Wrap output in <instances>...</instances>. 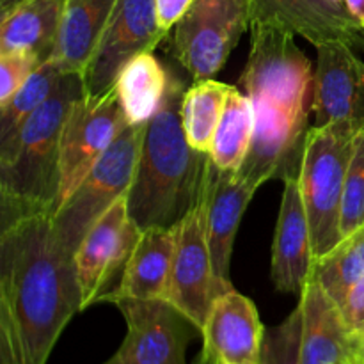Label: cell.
I'll return each instance as SVG.
<instances>
[{"label":"cell","mask_w":364,"mask_h":364,"mask_svg":"<svg viewBox=\"0 0 364 364\" xmlns=\"http://www.w3.org/2000/svg\"><path fill=\"white\" fill-rule=\"evenodd\" d=\"M302 309L297 308L265 333L259 364H302Z\"/></svg>","instance_id":"obj_26"},{"label":"cell","mask_w":364,"mask_h":364,"mask_svg":"<svg viewBox=\"0 0 364 364\" xmlns=\"http://www.w3.org/2000/svg\"><path fill=\"white\" fill-rule=\"evenodd\" d=\"M340 364H350V363H340Z\"/></svg>","instance_id":"obj_36"},{"label":"cell","mask_w":364,"mask_h":364,"mask_svg":"<svg viewBox=\"0 0 364 364\" xmlns=\"http://www.w3.org/2000/svg\"><path fill=\"white\" fill-rule=\"evenodd\" d=\"M20 2H23V0H0V13H6V11L13 9Z\"/></svg>","instance_id":"obj_34"},{"label":"cell","mask_w":364,"mask_h":364,"mask_svg":"<svg viewBox=\"0 0 364 364\" xmlns=\"http://www.w3.org/2000/svg\"><path fill=\"white\" fill-rule=\"evenodd\" d=\"M117 0H66L52 60L64 75H84Z\"/></svg>","instance_id":"obj_19"},{"label":"cell","mask_w":364,"mask_h":364,"mask_svg":"<svg viewBox=\"0 0 364 364\" xmlns=\"http://www.w3.org/2000/svg\"><path fill=\"white\" fill-rule=\"evenodd\" d=\"M252 23L281 25L315 46L333 41L354 45L361 28L338 0H252Z\"/></svg>","instance_id":"obj_16"},{"label":"cell","mask_w":364,"mask_h":364,"mask_svg":"<svg viewBox=\"0 0 364 364\" xmlns=\"http://www.w3.org/2000/svg\"><path fill=\"white\" fill-rule=\"evenodd\" d=\"M256 191L258 188L252 185L238 180L235 171L220 169L212 162V159L208 160L199 201L205 210L206 240H208L213 269L217 277L230 287H233L230 267L235 237Z\"/></svg>","instance_id":"obj_13"},{"label":"cell","mask_w":364,"mask_h":364,"mask_svg":"<svg viewBox=\"0 0 364 364\" xmlns=\"http://www.w3.org/2000/svg\"><path fill=\"white\" fill-rule=\"evenodd\" d=\"M127 124L116 85L100 96L84 92L75 100L63 128L60 191L55 210L73 194Z\"/></svg>","instance_id":"obj_8"},{"label":"cell","mask_w":364,"mask_h":364,"mask_svg":"<svg viewBox=\"0 0 364 364\" xmlns=\"http://www.w3.org/2000/svg\"><path fill=\"white\" fill-rule=\"evenodd\" d=\"M358 135L338 124L311 127L299 185L311 230L315 262L341 242L345 180Z\"/></svg>","instance_id":"obj_4"},{"label":"cell","mask_w":364,"mask_h":364,"mask_svg":"<svg viewBox=\"0 0 364 364\" xmlns=\"http://www.w3.org/2000/svg\"><path fill=\"white\" fill-rule=\"evenodd\" d=\"M345 6H347L352 18L358 21L359 27L364 31V0H345Z\"/></svg>","instance_id":"obj_32"},{"label":"cell","mask_w":364,"mask_h":364,"mask_svg":"<svg viewBox=\"0 0 364 364\" xmlns=\"http://www.w3.org/2000/svg\"><path fill=\"white\" fill-rule=\"evenodd\" d=\"M343 318L350 331H359L364 327V276L348 290L343 304L340 306Z\"/></svg>","instance_id":"obj_29"},{"label":"cell","mask_w":364,"mask_h":364,"mask_svg":"<svg viewBox=\"0 0 364 364\" xmlns=\"http://www.w3.org/2000/svg\"><path fill=\"white\" fill-rule=\"evenodd\" d=\"M361 228H364V132L354 141V151L345 180L341 237H348Z\"/></svg>","instance_id":"obj_27"},{"label":"cell","mask_w":364,"mask_h":364,"mask_svg":"<svg viewBox=\"0 0 364 364\" xmlns=\"http://www.w3.org/2000/svg\"><path fill=\"white\" fill-rule=\"evenodd\" d=\"M233 290L217 277L206 240L205 210L201 201L176 224L173 270L167 299L176 309L203 329L213 302Z\"/></svg>","instance_id":"obj_10"},{"label":"cell","mask_w":364,"mask_h":364,"mask_svg":"<svg viewBox=\"0 0 364 364\" xmlns=\"http://www.w3.org/2000/svg\"><path fill=\"white\" fill-rule=\"evenodd\" d=\"M233 85L223 84L213 78L194 80L187 87L181 102V123L185 135L194 149L210 155L213 148L217 127L223 117L228 95Z\"/></svg>","instance_id":"obj_22"},{"label":"cell","mask_w":364,"mask_h":364,"mask_svg":"<svg viewBox=\"0 0 364 364\" xmlns=\"http://www.w3.org/2000/svg\"><path fill=\"white\" fill-rule=\"evenodd\" d=\"M354 46H359V48L364 50V31H363V28H359L358 34H355V38H354Z\"/></svg>","instance_id":"obj_35"},{"label":"cell","mask_w":364,"mask_h":364,"mask_svg":"<svg viewBox=\"0 0 364 364\" xmlns=\"http://www.w3.org/2000/svg\"><path fill=\"white\" fill-rule=\"evenodd\" d=\"M84 95L80 75H64L48 100L0 144L2 217L52 208L60 191V141L68 112Z\"/></svg>","instance_id":"obj_3"},{"label":"cell","mask_w":364,"mask_h":364,"mask_svg":"<svg viewBox=\"0 0 364 364\" xmlns=\"http://www.w3.org/2000/svg\"><path fill=\"white\" fill-rule=\"evenodd\" d=\"M192 364H220V363L217 361L215 358H212V355H210L206 350H201L199 352L198 358H196V361Z\"/></svg>","instance_id":"obj_33"},{"label":"cell","mask_w":364,"mask_h":364,"mask_svg":"<svg viewBox=\"0 0 364 364\" xmlns=\"http://www.w3.org/2000/svg\"><path fill=\"white\" fill-rule=\"evenodd\" d=\"M169 80V68L153 52L139 53L116 80L121 107L128 124H148L162 103Z\"/></svg>","instance_id":"obj_21"},{"label":"cell","mask_w":364,"mask_h":364,"mask_svg":"<svg viewBox=\"0 0 364 364\" xmlns=\"http://www.w3.org/2000/svg\"><path fill=\"white\" fill-rule=\"evenodd\" d=\"M316 52L313 127L338 124L359 135L364 132V60L343 41L320 45Z\"/></svg>","instance_id":"obj_12"},{"label":"cell","mask_w":364,"mask_h":364,"mask_svg":"<svg viewBox=\"0 0 364 364\" xmlns=\"http://www.w3.org/2000/svg\"><path fill=\"white\" fill-rule=\"evenodd\" d=\"M176 226L142 231L116 288L100 302L114 304L119 299H167L173 270Z\"/></svg>","instance_id":"obj_17"},{"label":"cell","mask_w":364,"mask_h":364,"mask_svg":"<svg viewBox=\"0 0 364 364\" xmlns=\"http://www.w3.org/2000/svg\"><path fill=\"white\" fill-rule=\"evenodd\" d=\"M146 127L148 124H127L73 194L53 212L57 233L73 255L103 213L130 191L137 173Z\"/></svg>","instance_id":"obj_5"},{"label":"cell","mask_w":364,"mask_h":364,"mask_svg":"<svg viewBox=\"0 0 364 364\" xmlns=\"http://www.w3.org/2000/svg\"><path fill=\"white\" fill-rule=\"evenodd\" d=\"M169 68L166 95L146 127L128 212L142 231L174 228L198 206L210 155L191 146L181 123L183 78Z\"/></svg>","instance_id":"obj_2"},{"label":"cell","mask_w":364,"mask_h":364,"mask_svg":"<svg viewBox=\"0 0 364 364\" xmlns=\"http://www.w3.org/2000/svg\"><path fill=\"white\" fill-rule=\"evenodd\" d=\"M167 36L159 25L155 0H117L98 48L82 75L85 95L100 96L110 91L134 57L153 52Z\"/></svg>","instance_id":"obj_9"},{"label":"cell","mask_w":364,"mask_h":364,"mask_svg":"<svg viewBox=\"0 0 364 364\" xmlns=\"http://www.w3.org/2000/svg\"><path fill=\"white\" fill-rule=\"evenodd\" d=\"M350 364H364V327L359 331H352Z\"/></svg>","instance_id":"obj_31"},{"label":"cell","mask_w":364,"mask_h":364,"mask_svg":"<svg viewBox=\"0 0 364 364\" xmlns=\"http://www.w3.org/2000/svg\"><path fill=\"white\" fill-rule=\"evenodd\" d=\"M63 77L64 73L52 60H45L21 85L20 91L9 102L0 105V144L9 141L21 124L52 96Z\"/></svg>","instance_id":"obj_25"},{"label":"cell","mask_w":364,"mask_h":364,"mask_svg":"<svg viewBox=\"0 0 364 364\" xmlns=\"http://www.w3.org/2000/svg\"><path fill=\"white\" fill-rule=\"evenodd\" d=\"M252 25V0H194L173 27L169 48L194 80L213 78Z\"/></svg>","instance_id":"obj_6"},{"label":"cell","mask_w":364,"mask_h":364,"mask_svg":"<svg viewBox=\"0 0 364 364\" xmlns=\"http://www.w3.org/2000/svg\"><path fill=\"white\" fill-rule=\"evenodd\" d=\"M66 0H23L0 13V53L31 52L52 57Z\"/></svg>","instance_id":"obj_20"},{"label":"cell","mask_w":364,"mask_h":364,"mask_svg":"<svg viewBox=\"0 0 364 364\" xmlns=\"http://www.w3.org/2000/svg\"><path fill=\"white\" fill-rule=\"evenodd\" d=\"M80 311L75 255L57 233L53 210L2 217L0 364H46Z\"/></svg>","instance_id":"obj_1"},{"label":"cell","mask_w":364,"mask_h":364,"mask_svg":"<svg viewBox=\"0 0 364 364\" xmlns=\"http://www.w3.org/2000/svg\"><path fill=\"white\" fill-rule=\"evenodd\" d=\"M142 230L128 212L127 196L114 203L87 231L75 252L82 311L102 301L121 279L124 267L141 238Z\"/></svg>","instance_id":"obj_11"},{"label":"cell","mask_w":364,"mask_h":364,"mask_svg":"<svg viewBox=\"0 0 364 364\" xmlns=\"http://www.w3.org/2000/svg\"><path fill=\"white\" fill-rule=\"evenodd\" d=\"M194 0H155L159 25L169 34Z\"/></svg>","instance_id":"obj_30"},{"label":"cell","mask_w":364,"mask_h":364,"mask_svg":"<svg viewBox=\"0 0 364 364\" xmlns=\"http://www.w3.org/2000/svg\"><path fill=\"white\" fill-rule=\"evenodd\" d=\"M315 252L299 178L284 181L272 244L270 279L283 294L299 295L313 277Z\"/></svg>","instance_id":"obj_14"},{"label":"cell","mask_w":364,"mask_h":364,"mask_svg":"<svg viewBox=\"0 0 364 364\" xmlns=\"http://www.w3.org/2000/svg\"><path fill=\"white\" fill-rule=\"evenodd\" d=\"M41 64L31 52L0 53V105L9 102Z\"/></svg>","instance_id":"obj_28"},{"label":"cell","mask_w":364,"mask_h":364,"mask_svg":"<svg viewBox=\"0 0 364 364\" xmlns=\"http://www.w3.org/2000/svg\"><path fill=\"white\" fill-rule=\"evenodd\" d=\"M255 134V110L247 95L231 87L217 127L210 159L224 171H237L251 148Z\"/></svg>","instance_id":"obj_23"},{"label":"cell","mask_w":364,"mask_h":364,"mask_svg":"<svg viewBox=\"0 0 364 364\" xmlns=\"http://www.w3.org/2000/svg\"><path fill=\"white\" fill-rule=\"evenodd\" d=\"M364 276V228L341 238L340 244L318 258L313 267L315 283L323 288L327 295L343 304L348 290Z\"/></svg>","instance_id":"obj_24"},{"label":"cell","mask_w":364,"mask_h":364,"mask_svg":"<svg viewBox=\"0 0 364 364\" xmlns=\"http://www.w3.org/2000/svg\"><path fill=\"white\" fill-rule=\"evenodd\" d=\"M302 309V364L350 363L352 331L340 306L315 281L299 297Z\"/></svg>","instance_id":"obj_18"},{"label":"cell","mask_w":364,"mask_h":364,"mask_svg":"<svg viewBox=\"0 0 364 364\" xmlns=\"http://www.w3.org/2000/svg\"><path fill=\"white\" fill-rule=\"evenodd\" d=\"M123 343L103 364H188L187 348L201 329L164 299H119Z\"/></svg>","instance_id":"obj_7"},{"label":"cell","mask_w":364,"mask_h":364,"mask_svg":"<svg viewBox=\"0 0 364 364\" xmlns=\"http://www.w3.org/2000/svg\"><path fill=\"white\" fill-rule=\"evenodd\" d=\"M265 333L255 302L233 288L210 309L201 329L203 350L220 364H259Z\"/></svg>","instance_id":"obj_15"}]
</instances>
